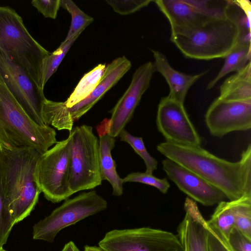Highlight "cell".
<instances>
[{"label": "cell", "mask_w": 251, "mask_h": 251, "mask_svg": "<svg viewBox=\"0 0 251 251\" xmlns=\"http://www.w3.org/2000/svg\"><path fill=\"white\" fill-rule=\"evenodd\" d=\"M157 151L179 165L195 173L221 190L230 201L251 195V145L249 144L240 160L232 162L219 158L201 146L165 141Z\"/></svg>", "instance_id": "6da1fadb"}, {"label": "cell", "mask_w": 251, "mask_h": 251, "mask_svg": "<svg viewBox=\"0 0 251 251\" xmlns=\"http://www.w3.org/2000/svg\"><path fill=\"white\" fill-rule=\"evenodd\" d=\"M41 153L31 148L0 149V180L14 225L30 215L41 193L36 168Z\"/></svg>", "instance_id": "7a4b0ae2"}, {"label": "cell", "mask_w": 251, "mask_h": 251, "mask_svg": "<svg viewBox=\"0 0 251 251\" xmlns=\"http://www.w3.org/2000/svg\"><path fill=\"white\" fill-rule=\"evenodd\" d=\"M55 130L27 115L0 75V149L31 148L43 153L57 142Z\"/></svg>", "instance_id": "3957f363"}, {"label": "cell", "mask_w": 251, "mask_h": 251, "mask_svg": "<svg viewBox=\"0 0 251 251\" xmlns=\"http://www.w3.org/2000/svg\"><path fill=\"white\" fill-rule=\"evenodd\" d=\"M239 36L238 25L227 17L211 19L201 26L171 34L170 40L186 57L208 60L225 58Z\"/></svg>", "instance_id": "277c9868"}, {"label": "cell", "mask_w": 251, "mask_h": 251, "mask_svg": "<svg viewBox=\"0 0 251 251\" xmlns=\"http://www.w3.org/2000/svg\"><path fill=\"white\" fill-rule=\"evenodd\" d=\"M0 49L24 67L39 85L42 62L50 52L32 37L22 17L7 6H0Z\"/></svg>", "instance_id": "5b68a950"}, {"label": "cell", "mask_w": 251, "mask_h": 251, "mask_svg": "<svg viewBox=\"0 0 251 251\" xmlns=\"http://www.w3.org/2000/svg\"><path fill=\"white\" fill-rule=\"evenodd\" d=\"M70 153L69 187L73 194L92 189L101 184L99 145L92 127L83 125L73 128Z\"/></svg>", "instance_id": "8992f818"}, {"label": "cell", "mask_w": 251, "mask_h": 251, "mask_svg": "<svg viewBox=\"0 0 251 251\" xmlns=\"http://www.w3.org/2000/svg\"><path fill=\"white\" fill-rule=\"evenodd\" d=\"M107 207V202L95 190L83 192L68 199L33 227V238L50 243L53 242L62 229Z\"/></svg>", "instance_id": "52a82bcc"}, {"label": "cell", "mask_w": 251, "mask_h": 251, "mask_svg": "<svg viewBox=\"0 0 251 251\" xmlns=\"http://www.w3.org/2000/svg\"><path fill=\"white\" fill-rule=\"evenodd\" d=\"M70 142L69 135L41 154L37 161L38 185L45 198L53 203L66 200L73 194L69 187Z\"/></svg>", "instance_id": "ba28073f"}, {"label": "cell", "mask_w": 251, "mask_h": 251, "mask_svg": "<svg viewBox=\"0 0 251 251\" xmlns=\"http://www.w3.org/2000/svg\"><path fill=\"white\" fill-rule=\"evenodd\" d=\"M99 246L104 251H183L177 236L150 227L110 230Z\"/></svg>", "instance_id": "9c48e42d"}, {"label": "cell", "mask_w": 251, "mask_h": 251, "mask_svg": "<svg viewBox=\"0 0 251 251\" xmlns=\"http://www.w3.org/2000/svg\"><path fill=\"white\" fill-rule=\"evenodd\" d=\"M0 75L10 92L32 120L40 126H46L42 116L43 104L47 99L44 90L24 67L12 60L0 49Z\"/></svg>", "instance_id": "30bf717a"}, {"label": "cell", "mask_w": 251, "mask_h": 251, "mask_svg": "<svg viewBox=\"0 0 251 251\" xmlns=\"http://www.w3.org/2000/svg\"><path fill=\"white\" fill-rule=\"evenodd\" d=\"M156 125L167 142L201 146V138L191 122L184 104L168 96L162 98L158 105Z\"/></svg>", "instance_id": "8fae6325"}, {"label": "cell", "mask_w": 251, "mask_h": 251, "mask_svg": "<svg viewBox=\"0 0 251 251\" xmlns=\"http://www.w3.org/2000/svg\"><path fill=\"white\" fill-rule=\"evenodd\" d=\"M154 72L151 62L139 67L133 74L129 87L109 112L111 113V118L101 122L107 133L112 137L115 138L119 136L131 119L142 95L150 87Z\"/></svg>", "instance_id": "7c38bea8"}, {"label": "cell", "mask_w": 251, "mask_h": 251, "mask_svg": "<svg viewBox=\"0 0 251 251\" xmlns=\"http://www.w3.org/2000/svg\"><path fill=\"white\" fill-rule=\"evenodd\" d=\"M205 121L210 133L221 138L251 128V102L226 101L217 98L209 106Z\"/></svg>", "instance_id": "4fadbf2b"}, {"label": "cell", "mask_w": 251, "mask_h": 251, "mask_svg": "<svg viewBox=\"0 0 251 251\" xmlns=\"http://www.w3.org/2000/svg\"><path fill=\"white\" fill-rule=\"evenodd\" d=\"M162 164L168 177L195 201L205 206H211L226 198L221 190L174 161L166 158Z\"/></svg>", "instance_id": "5bb4252c"}, {"label": "cell", "mask_w": 251, "mask_h": 251, "mask_svg": "<svg viewBox=\"0 0 251 251\" xmlns=\"http://www.w3.org/2000/svg\"><path fill=\"white\" fill-rule=\"evenodd\" d=\"M184 208L185 215L177 229L180 242L188 251H207L206 221L192 199H186Z\"/></svg>", "instance_id": "9a60e30c"}, {"label": "cell", "mask_w": 251, "mask_h": 251, "mask_svg": "<svg viewBox=\"0 0 251 251\" xmlns=\"http://www.w3.org/2000/svg\"><path fill=\"white\" fill-rule=\"evenodd\" d=\"M131 67L130 61L124 56L118 57L108 64L98 85L90 96L69 108L74 121L78 120L90 110L128 71Z\"/></svg>", "instance_id": "2e32d148"}, {"label": "cell", "mask_w": 251, "mask_h": 251, "mask_svg": "<svg viewBox=\"0 0 251 251\" xmlns=\"http://www.w3.org/2000/svg\"><path fill=\"white\" fill-rule=\"evenodd\" d=\"M169 21L171 34L201 26L211 19L198 12L186 0H153Z\"/></svg>", "instance_id": "e0dca14e"}, {"label": "cell", "mask_w": 251, "mask_h": 251, "mask_svg": "<svg viewBox=\"0 0 251 251\" xmlns=\"http://www.w3.org/2000/svg\"><path fill=\"white\" fill-rule=\"evenodd\" d=\"M155 72H159L166 80L170 88L168 97L184 104L190 88L207 71L201 74L189 75L174 69L169 64L166 56L162 52L152 50Z\"/></svg>", "instance_id": "ac0fdd59"}, {"label": "cell", "mask_w": 251, "mask_h": 251, "mask_svg": "<svg viewBox=\"0 0 251 251\" xmlns=\"http://www.w3.org/2000/svg\"><path fill=\"white\" fill-rule=\"evenodd\" d=\"M96 128L99 136V160L101 179L106 180L111 184L113 195L120 196L123 192L122 178L117 172L116 163L111 155L115 139L108 134L100 124L97 125Z\"/></svg>", "instance_id": "d6986e66"}, {"label": "cell", "mask_w": 251, "mask_h": 251, "mask_svg": "<svg viewBox=\"0 0 251 251\" xmlns=\"http://www.w3.org/2000/svg\"><path fill=\"white\" fill-rule=\"evenodd\" d=\"M218 98L226 101L251 102V62L225 80Z\"/></svg>", "instance_id": "ffe728a7"}, {"label": "cell", "mask_w": 251, "mask_h": 251, "mask_svg": "<svg viewBox=\"0 0 251 251\" xmlns=\"http://www.w3.org/2000/svg\"><path fill=\"white\" fill-rule=\"evenodd\" d=\"M44 124L51 125L58 130L73 129L74 121L65 102L54 101L46 99L42 111Z\"/></svg>", "instance_id": "44dd1931"}, {"label": "cell", "mask_w": 251, "mask_h": 251, "mask_svg": "<svg viewBox=\"0 0 251 251\" xmlns=\"http://www.w3.org/2000/svg\"><path fill=\"white\" fill-rule=\"evenodd\" d=\"M225 58L224 65L217 76L208 83L207 89L213 87L220 79L228 74L238 72L250 62L251 45L238 43Z\"/></svg>", "instance_id": "7402d4cb"}, {"label": "cell", "mask_w": 251, "mask_h": 251, "mask_svg": "<svg viewBox=\"0 0 251 251\" xmlns=\"http://www.w3.org/2000/svg\"><path fill=\"white\" fill-rule=\"evenodd\" d=\"M105 67V64H99L84 75L65 101L68 108L73 107L90 96L98 85Z\"/></svg>", "instance_id": "603a6c76"}, {"label": "cell", "mask_w": 251, "mask_h": 251, "mask_svg": "<svg viewBox=\"0 0 251 251\" xmlns=\"http://www.w3.org/2000/svg\"><path fill=\"white\" fill-rule=\"evenodd\" d=\"M80 34H77L67 41H63L59 47L50 53L42 61L40 71L39 85L44 90L45 84L56 72L66 53Z\"/></svg>", "instance_id": "cb8c5ba5"}, {"label": "cell", "mask_w": 251, "mask_h": 251, "mask_svg": "<svg viewBox=\"0 0 251 251\" xmlns=\"http://www.w3.org/2000/svg\"><path fill=\"white\" fill-rule=\"evenodd\" d=\"M206 223L218 229L228 241L229 233L235 224L233 201H223L218 203L211 218L206 221Z\"/></svg>", "instance_id": "d4e9b609"}, {"label": "cell", "mask_w": 251, "mask_h": 251, "mask_svg": "<svg viewBox=\"0 0 251 251\" xmlns=\"http://www.w3.org/2000/svg\"><path fill=\"white\" fill-rule=\"evenodd\" d=\"M60 5L69 12L72 18L70 28L64 42L80 34L94 21L93 18L85 13L71 0H60Z\"/></svg>", "instance_id": "484cf974"}, {"label": "cell", "mask_w": 251, "mask_h": 251, "mask_svg": "<svg viewBox=\"0 0 251 251\" xmlns=\"http://www.w3.org/2000/svg\"><path fill=\"white\" fill-rule=\"evenodd\" d=\"M234 226L251 239V195L234 200Z\"/></svg>", "instance_id": "4316f807"}, {"label": "cell", "mask_w": 251, "mask_h": 251, "mask_svg": "<svg viewBox=\"0 0 251 251\" xmlns=\"http://www.w3.org/2000/svg\"><path fill=\"white\" fill-rule=\"evenodd\" d=\"M186 2L201 14L211 19L227 18V9L229 0H186Z\"/></svg>", "instance_id": "83f0119b"}, {"label": "cell", "mask_w": 251, "mask_h": 251, "mask_svg": "<svg viewBox=\"0 0 251 251\" xmlns=\"http://www.w3.org/2000/svg\"><path fill=\"white\" fill-rule=\"evenodd\" d=\"M121 140L129 144L144 160L146 167V173L152 175L157 169L158 161L152 157L146 149L142 137H135L124 129L119 134Z\"/></svg>", "instance_id": "f1b7e54d"}, {"label": "cell", "mask_w": 251, "mask_h": 251, "mask_svg": "<svg viewBox=\"0 0 251 251\" xmlns=\"http://www.w3.org/2000/svg\"><path fill=\"white\" fill-rule=\"evenodd\" d=\"M122 182L123 183L131 182L147 184L156 188L163 194H166L170 187L167 178H158L146 172L131 173L122 178Z\"/></svg>", "instance_id": "f546056e"}, {"label": "cell", "mask_w": 251, "mask_h": 251, "mask_svg": "<svg viewBox=\"0 0 251 251\" xmlns=\"http://www.w3.org/2000/svg\"><path fill=\"white\" fill-rule=\"evenodd\" d=\"M14 225L5 203L0 180V249L6 244Z\"/></svg>", "instance_id": "4dcf8cb0"}, {"label": "cell", "mask_w": 251, "mask_h": 251, "mask_svg": "<svg viewBox=\"0 0 251 251\" xmlns=\"http://www.w3.org/2000/svg\"><path fill=\"white\" fill-rule=\"evenodd\" d=\"M152 0H108L106 2L114 11L123 15H129L148 6Z\"/></svg>", "instance_id": "1f68e13d"}, {"label": "cell", "mask_w": 251, "mask_h": 251, "mask_svg": "<svg viewBox=\"0 0 251 251\" xmlns=\"http://www.w3.org/2000/svg\"><path fill=\"white\" fill-rule=\"evenodd\" d=\"M207 251H232L227 240L216 227L207 224Z\"/></svg>", "instance_id": "d6a6232c"}, {"label": "cell", "mask_w": 251, "mask_h": 251, "mask_svg": "<svg viewBox=\"0 0 251 251\" xmlns=\"http://www.w3.org/2000/svg\"><path fill=\"white\" fill-rule=\"evenodd\" d=\"M227 242L232 251H251V239L235 226L229 233Z\"/></svg>", "instance_id": "836d02e7"}, {"label": "cell", "mask_w": 251, "mask_h": 251, "mask_svg": "<svg viewBox=\"0 0 251 251\" xmlns=\"http://www.w3.org/2000/svg\"><path fill=\"white\" fill-rule=\"evenodd\" d=\"M31 4L45 17L55 19L60 7V0H33Z\"/></svg>", "instance_id": "e575fe53"}, {"label": "cell", "mask_w": 251, "mask_h": 251, "mask_svg": "<svg viewBox=\"0 0 251 251\" xmlns=\"http://www.w3.org/2000/svg\"><path fill=\"white\" fill-rule=\"evenodd\" d=\"M61 251H80L75 243L71 241L66 243Z\"/></svg>", "instance_id": "d590c367"}, {"label": "cell", "mask_w": 251, "mask_h": 251, "mask_svg": "<svg viewBox=\"0 0 251 251\" xmlns=\"http://www.w3.org/2000/svg\"><path fill=\"white\" fill-rule=\"evenodd\" d=\"M84 251H104L99 246H91L86 245L84 246Z\"/></svg>", "instance_id": "8d00e7d4"}, {"label": "cell", "mask_w": 251, "mask_h": 251, "mask_svg": "<svg viewBox=\"0 0 251 251\" xmlns=\"http://www.w3.org/2000/svg\"><path fill=\"white\" fill-rule=\"evenodd\" d=\"M181 245H182L183 248V251H188L186 246L184 244H181Z\"/></svg>", "instance_id": "74e56055"}, {"label": "cell", "mask_w": 251, "mask_h": 251, "mask_svg": "<svg viewBox=\"0 0 251 251\" xmlns=\"http://www.w3.org/2000/svg\"><path fill=\"white\" fill-rule=\"evenodd\" d=\"M0 251H7L5 250L3 248H1L0 249Z\"/></svg>", "instance_id": "f35d334b"}]
</instances>
